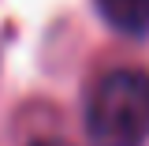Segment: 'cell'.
I'll list each match as a JSON object with an SVG mask.
<instances>
[{
  "mask_svg": "<svg viewBox=\"0 0 149 146\" xmlns=\"http://www.w3.org/2000/svg\"><path fill=\"white\" fill-rule=\"evenodd\" d=\"M37 146H60V142H37Z\"/></svg>",
  "mask_w": 149,
  "mask_h": 146,
  "instance_id": "cell-3",
  "label": "cell"
},
{
  "mask_svg": "<svg viewBox=\"0 0 149 146\" xmlns=\"http://www.w3.org/2000/svg\"><path fill=\"white\" fill-rule=\"evenodd\" d=\"M101 15L123 34H149V0H97Z\"/></svg>",
  "mask_w": 149,
  "mask_h": 146,
  "instance_id": "cell-2",
  "label": "cell"
},
{
  "mask_svg": "<svg viewBox=\"0 0 149 146\" xmlns=\"http://www.w3.org/2000/svg\"><path fill=\"white\" fill-rule=\"evenodd\" d=\"M86 128L93 146H142L149 135V75L138 68L108 71L93 86Z\"/></svg>",
  "mask_w": 149,
  "mask_h": 146,
  "instance_id": "cell-1",
  "label": "cell"
}]
</instances>
